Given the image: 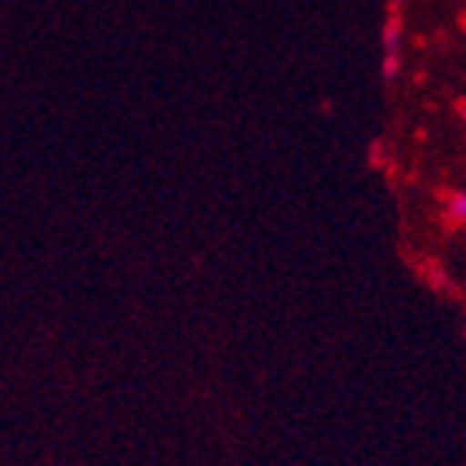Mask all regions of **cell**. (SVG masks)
<instances>
[{
	"label": "cell",
	"mask_w": 466,
	"mask_h": 466,
	"mask_svg": "<svg viewBox=\"0 0 466 466\" xmlns=\"http://www.w3.org/2000/svg\"><path fill=\"white\" fill-rule=\"evenodd\" d=\"M457 115H460V121H463V131H466V98L457 101Z\"/></svg>",
	"instance_id": "cell-5"
},
{
	"label": "cell",
	"mask_w": 466,
	"mask_h": 466,
	"mask_svg": "<svg viewBox=\"0 0 466 466\" xmlns=\"http://www.w3.org/2000/svg\"><path fill=\"white\" fill-rule=\"evenodd\" d=\"M401 43H404L401 10H391L385 26H381V49H385V53H401Z\"/></svg>",
	"instance_id": "cell-1"
},
{
	"label": "cell",
	"mask_w": 466,
	"mask_h": 466,
	"mask_svg": "<svg viewBox=\"0 0 466 466\" xmlns=\"http://www.w3.org/2000/svg\"><path fill=\"white\" fill-rule=\"evenodd\" d=\"M404 4H411V0H389V7H391V10H401Z\"/></svg>",
	"instance_id": "cell-6"
},
{
	"label": "cell",
	"mask_w": 466,
	"mask_h": 466,
	"mask_svg": "<svg viewBox=\"0 0 466 466\" xmlns=\"http://www.w3.org/2000/svg\"><path fill=\"white\" fill-rule=\"evenodd\" d=\"M398 76H401V53H385V59H381V78L395 82Z\"/></svg>",
	"instance_id": "cell-4"
},
{
	"label": "cell",
	"mask_w": 466,
	"mask_h": 466,
	"mask_svg": "<svg viewBox=\"0 0 466 466\" xmlns=\"http://www.w3.org/2000/svg\"><path fill=\"white\" fill-rule=\"evenodd\" d=\"M424 278H428V284L434 290H441V294H453V280H451V274L443 271V265L441 261H428V265H424Z\"/></svg>",
	"instance_id": "cell-3"
},
{
	"label": "cell",
	"mask_w": 466,
	"mask_h": 466,
	"mask_svg": "<svg viewBox=\"0 0 466 466\" xmlns=\"http://www.w3.org/2000/svg\"><path fill=\"white\" fill-rule=\"evenodd\" d=\"M443 216H447L451 226H466V189L447 193V199H443Z\"/></svg>",
	"instance_id": "cell-2"
}]
</instances>
